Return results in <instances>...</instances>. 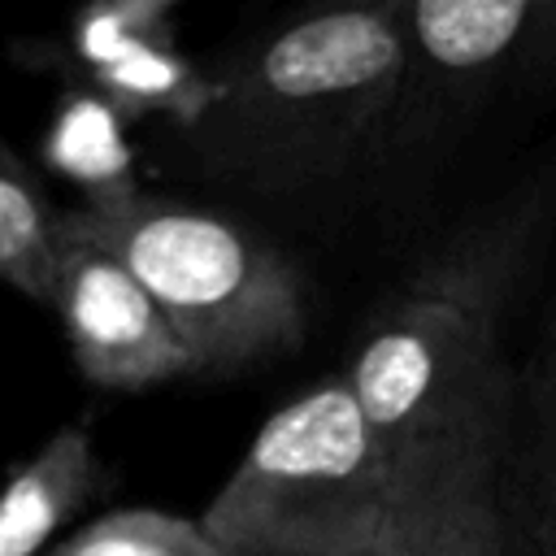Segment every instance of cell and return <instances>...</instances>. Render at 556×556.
Masks as SVG:
<instances>
[{"label": "cell", "instance_id": "1", "mask_svg": "<svg viewBox=\"0 0 556 556\" xmlns=\"http://www.w3.org/2000/svg\"><path fill=\"white\" fill-rule=\"evenodd\" d=\"M539 213L517 191L460 222L365 317L343 369L400 473L452 513L500 508L513 413L504 326Z\"/></svg>", "mask_w": 556, "mask_h": 556}, {"label": "cell", "instance_id": "2", "mask_svg": "<svg viewBox=\"0 0 556 556\" xmlns=\"http://www.w3.org/2000/svg\"><path fill=\"white\" fill-rule=\"evenodd\" d=\"M408 43L400 0L295 13L204 65L191 161L261 195H317L378 169Z\"/></svg>", "mask_w": 556, "mask_h": 556}, {"label": "cell", "instance_id": "3", "mask_svg": "<svg viewBox=\"0 0 556 556\" xmlns=\"http://www.w3.org/2000/svg\"><path fill=\"white\" fill-rule=\"evenodd\" d=\"M456 517L417 495L339 374L261 421L200 526L226 556H378Z\"/></svg>", "mask_w": 556, "mask_h": 556}, {"label": "cell", "instance_id": "4", "mask_svg": "<svg viewBox=\"0 0 556 556\" xmlns=\"http://www.w3.org/2000/svg\"><path fill=\"white\" fill-rule=\"evenodd\" d=\"M61 230L126 265L191 352L195 374H235L304 339L295 261L230 213L130 191L61 208Z\"/></svg>", "mask_w": 556, "mask_h": 556}, {"label": "cell", "instance_id": "5", "mask_svg": "<svg viewBox=\"0 0 556 556\" xmlns=\"http://www.w3.org/2000/svg\"><path fill=\"white\" fill-rule=\"evenodd\" d=\"M404 78L378 169H400L456 139L486 104L556 70L552 0H400Z\"/></svg>", "mask_w": 556, "mask_h": 556}, {"label": "cell", "instance_id": "6", "mask_svg": "<svg viewBox=\"0 0 556 556\" xmlns=\"http://www.w3.org/2000/svg\"><path fill=\"white\" fill-rule=\"evenodd\" d=\"M70 356L91 387L148 391L195 374L191 352L156 308V300L87 239L61 230L52 300Z\"/></svg>", "mask_w": 556, "mask_h": 556}, {"label": "cell", "instance_id": "7", "mask_svg": "<svg viewBox=\"0 0 556 556\" xmlns=\"http://www.w3.org/2000/svg\"><path fill=\"white\" fill-rule=\"evenodd\" d=\"M500 508L521 556H556V287L543 304L534 356L513 387Z\"/></svg>", "mask_w": 556, "mask_h": 556}, {"label": "cell", "instance_id": "8", "mask_svg": "<svg viewBox=\"0 0 556 556\" xmlns=\"http://www.w3.org/2000/svg\"><path fill=\"white\" fill-rule=\"evenodd\" d=\"M109 473L91 426L70 421L52 430L0 486V556H43L65 526L104 491Z\"/></svg>", "mask_w": 556, "mask_h": 556}, {"label": "cell", "instance_id": "9", "mask_svg": "<svg viewBox=\"0 0 556 556\" xmlns=\"http://www.w3.org/2000/svg\"><path fill=\"white\" fill-rule=\"evenodd\" d=\"M56 248L61 208L48 200L35 169L0 139V282L48 308Z\"/></svg>", "mask_w": 556, "mask_h": 556}, {"label": "cell", "instance_id": "10", "mask_svg": "<svg viewBox=\"0 0 556 556\" xmlns=\"http://www.w3.org/2000/svg\"><path fill=\"white\" fill-rule=\"evenodd\" d=\"M87 78V96H96L100 104H109L117 117H148V113H165L178 122V130L200 113L204 104V87L208 74L204 65L187 61L169 39H152L139 43L130 52H122L117 61L83 74Z\"/></svg>", "mask_w": 556, "mask_h": 556}, {"label": "cell", "instance_id": "11", "mask_svg": "<svg viewBox=\"0 0 556 556\" xmlns=\"http://www.w3.org/2000/svg\"><path fill=\"white\" fill-rule=\"evenodd\" d=\"M43 556H226L200 526L161 508H117L70 530Z\"/></svg>", "mask_w": 556, "mask_h": 556}, {"label": "cell", "instance_id": "12", "mask_svg": "<svg viewBox=\"0 0 556 556\" xmlns=\"http://www.w3.org/2000/svg\"><path fill=\"white\" fill-rule=\"evenodd\" d=\"M113 122H117V113L109 104H100L96 96H87L56 126V143H52L56 161L74 178L91 182L87 200H113V195L139 191L135 178H130V161H126V148H122Z\"/></svg>", "mask_w": 556, "mask_h": 556}, {"label": "cell", "instance_id": "13", "mask_svg": "<svg viewBox=\"0 0 556 556\" xmlns=\"http://www.w3.org/2000/svg\"><path fill=\"white\" fill-rule=\"evenodd\" d=\"M169 4H143V0H130V4H91L74 17L70 26V52H74V65L83 74L117 61L122 52L139 48V43H152V39H169Z\"/></svg>", "mask_w": 556, "mask_h": 556}, {"label": "cell", "instance_id": "14", "mask_svg": "<svg viewBox=\"0 0 556 556\" xmlns=\"http://www.w3.org/2000/svg\"><path fill=\"white\" fill-rule=\"evenodd\" d=\"M421 556H521V547L513 543L504 513L491 508V513H469L447 521L439 534H430Z\"/></svg>", "mask_w": 556, "mask_h": 556}, {"label": "cell", "instance_id": "15", "mask_svg": "<svg viewBox=\"0 0 556 556\" xmlns=\"http://www.w3.org/2000/svg\"><path fill=\"white\" fill-rule=\"evenodd\" d=\"M465 517H469V513H465ZM439 530H443V526H439ZM439 530H434V534H439ZM426 543H430V534H426L421 543H413V547H395V552H378V556H421Z\"/></svg>", "mask_w": 556, "mask_h": 556}, {"label": "cell", "instance_id": "16", "mask_svg": "<svg viewBox=\"0 0 556 556\" xmlns=\"http://www.w3.org/2000/svg\"><path fill=\"white\" fill-rule=\"evenodd\" d=\"M552 17H556V0H552Z\"/></svg>", "mask_w": 556, "mask_h": 556}]
</instances>
